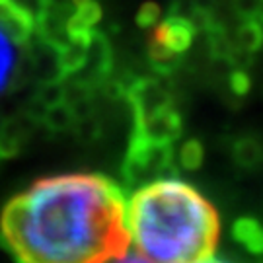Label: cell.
Listing matches in <instances>:
<instances>
[{
	"label": "cell",
	"mask_w": 263,
	"mask_h": 263,
	"mask_svg": "<svg viewBox=\"0 0 263 263\" xmlns=\"http://www.w3.org/2000/svg\"><path fill=\"white\" fill-rule=\"evenodd\" d=\"M0 236L22 261L121 259L129 248L127 199L113 181L96 174L39 179L6 205Z\"/></svg>",
	"instance_id": "obj_1"
},
{
	"label": "cell",
	"mask_w": 263,
	"mask_h": 263,
	"mask_svg": "<svg viewBox=\"0 0 263 263\" xmlns=\"http://www.w3.org/2000/svg\"><path fill=\"white\" fill-rule=\"evenodd\" d=\"M129 248L142 261L191 263L213 259L220 220L211 201L181 179H158L127 201Z\"/></svg>",
	"instance_id": "obj_2"
},
{
	"label": "cell",
	"mask_w": 263,
	"mask_h": 263,
	"mask_svg": "<svg viewBox=\"0 0 263 263\" xmlns=\"http://www.w3.org/2000/svg\"><path fill=\"white\" fill-rule=\"evenodd\" d=\"M33 29V22L10 2L0 0V94L12 84L20 66L22 45Z\"/></svg>",
	"instance_id": "obj_3"
},
{
	"label": "cell",
	"mask_w": 263,
	"mask_h": 263,
	"mask_svg": "<svg viewBox=\"0 0 263 263\" xmlns=\"http://www.w3.org/2000/svg\"><path fill=\"white\" fill-rule=\"evenodd\" d=\"M189 39H191V28L185 20H168L164 22L152 39V49L158 59H166L183 51L189 45Z\"/></svg>",
	"instance_id": "obj_4"
},
{
	"label": "cell",
	"mask_w": 263,
	"mask_h": 263,
	"mask_svg": "<svg viewBox=\"0 0 263 263\" xmlns=\"http://www.w3.org/2000/svg\"><path fill=\"white\" fill-rule=\"evenodd\" d=\"M6 2H10L20 14H24L33 24L43 18L47 12V0H6Z\"/></svg>",
	"instance_id": "obj_5"
},
{
	"label": "cell",
	"mask_w": 263,
	"mask_h": 263,
	"mask_svg": "<svg viewBox=\"0 0 263 263\" xmlns=\"http://www.w3.org/2000/svg\"><path fill=\"white\" fill-rule=\"evenodd\" d=\"M181 160L187 168H195L201 164V148H199L197 142H189L185 144V148L181 152Z\"/></svg>",
	"instance_id": "obj_6"
}]
</instances>
